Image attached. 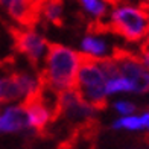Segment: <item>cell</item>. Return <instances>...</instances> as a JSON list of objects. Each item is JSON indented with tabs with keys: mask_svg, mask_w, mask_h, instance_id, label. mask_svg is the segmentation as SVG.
Returning <instances> with one entry per match:
<instances>
[{
	"mask_svg": "<svg viewBox=\"0 0 149 149\" xmlns=\"http://www.w3.org/2000/svg\"><path fill=\"white\" fill-rule=\"evenodd\" d=\"M88 35L114 33L130 43L143 41L149 33V12L140 6L123 5L114 8L110 15L100 20H91L85 24Z\"/></svg>",
	"mask_w": 149,
	"mask_h": 149,
	"instance_id": "1",
	"label": "cell"
},
{
	"mask_svg": "<svg viewBox=\"0 0 149 149\" xmlns=\"http://www.w3.org/2000/svg\"><path fill=\"white\" fill-rule=\"evenodd\" d=\"M79 64V52L58 43H47L44 65L37 72L38 85L49 87L55 91L73 88Z\"/></svg>",
	"mask_w": 149,
	"mask_h": 149,
	"instance_id": "2",
	"label": "cell"
},
{
	"mask_svg": "<svg viewBox=\"0 0 149 149\" xmlns=\"http://www.w3.org/2000/svg\"><path fill=\"white\" fill-rule=\"evenodd\" d=\"M81 53V64L74 81V91L85 104L96 111H104L108 107L107 100V78L96 64V56Z\"/></svg>",
	"mask_w": 149,
	"mask_h": 149,
	"instance_id": "3",
	"label": "cell"
},
{
	"mask_svg": "<svg viewBox=\"0 0 149 149\" xmlns=\"http://www.w3.org/2000/svg\"><path fill=\"white\" fill-rule=\"evenodd\" d=\"M6 31L9 32L14 44V50L17 53H22L28 58L31 67L35 72L40 70V61L43 56H46L47 52V40L44 35H41L37 29L33 28H22L15 24L6 23Z\"/></svg>",
	"mask_w": 149,
	"mask_h": 149,
	"instance_id": "4",
	"label": "cell"
},
{
	"mask_svg": "<svg viewBox=\"0 0 149 149\" xmlns=\"http://www.w3.org/2000/svg\"><path fill=\"white\" fill-rule=\"evenodd\" d=\"M111 58L116 61L120 76L131 82L132 91L140 94L149 91V72L141 64L137 52L116 46L113 49Z\"/></svg>",
	"mask_w": 149,
	"mask_h": 149,
	"instance_id": "5",
	"label": "cell"
},
{
	"mask_svg": "<svg viewBox=\"0 0 149 149\" xmlns=\"http://www.w3.org/2000/svg\"><path fill=\"white\" fill-rule=\"evenodd\" d=\"M5 11L22 28H33L41 23V8L31 0H9Z\"/></svg>",
	"mask_w": 149,
	"mask_h": 149,
	"instance_id": "6",
	"label": "cell"
},
{
	"mask_svg": "<svg viewBox=\"0 0 149 149\" xmlns=\"http://www.w3.org/2000/svg\"><path fill=\"white\" fill-rule=\"evenodd\" d=\"M28 128H31L29 114L22 104L8 107L0 116V132H20Z\"/></svg>",
	"mask_w": 149,
	"mask_h": 149,
	"instance_id": "7",
	"label": "cell"
},
{
	"mask_svg": "<svg viewBox=\"0 0 149 149\" xmlns=\"http://www.w3.org/2000/svg\"><path fill=\"white\" fill-rule=\"evenodd\" d=\"M20 99H24V91L22 85L18 84L14 72H12L6 78L0 79V102L11 104L17 102Z\"/></svg>",
	"mask_w": 149,
	"mask_h": 149,
	"instance_id": "8",
	"label": "cell"
},
{
	"mask_svg": "<svg viewBox=\"0 0 149 149\" xmlns=\"http://www.w3.org/2000/svg\"><path fill=\"white\" fill-rule=\"evenodd\" d=\"M82 11L79 12V18L84 24L91 20H100L107 17V3L104 0H78Z\"/></svg>",
	"mask_w": 149,
	"mask_h": 149,
	"instance_id": "9",
	"label": "cell"
},
{
	"mask_svg": "<svg viewBox=\"0 0 149 149\" xmlns=\"http://www.w3.org/2000/svg\"><path fill=\"white\" fill-rule=\"evenodd\" d=\"M41 23H50L55 28H63V0H46L41 6Z\"/></svg>",
	"mask_w": 149,
	"mask_h": 149,
	"instance_id": "10",
	"label": "cell"
},
{
	"mask_svg": "<svg viewBox=\"0 0 149 149\" xmlns=\"http://www.w3.org/2000/svg\"><path fill=\"white\" fill-rule=\"evenodd\" d=\"M81 49L87 55L100 58V56H105V53H107V44H105V41H102V40H99L96 37L87 35L81 41Z\"/></svg>",
	"mask_w": 149,
	"mask_h": 149,
	"instance_id": "11",
	"label": "cell"
},
{
	"mask_svg": "<svg viewBox=\"0 0 149 149\" xmlns=\"http://www.w3.org/2000/svg\"><path fill=\"white\" fill-rule=\"evenodd\" d=\"M96 64L102 73L105 74L107 81H111L114 78H119L120 76V72H119V67L116 64V61H114L111 56H100L97 58L96 56Z\"/></svg>",
	"mask_w": 149,
	"mask_h": 149,
	"instance_id": "12",
	"label": "cell"
},
{
	"mask_svg": "<svg viewBox=\"0 0 149 149\" xmlns=\"http://www.w3.org/2000/svg\"><path fill=\"white\" fill-rule=\"evenodd\" d=\"M113 130H130V131H141L143 125H141L140 116H123L122 119L116 120L113 123Z\"/></svg>",
	"mask_w": 149,
	"mask_h": 149,
	"instance_id": "13",
	"label": "cell"
},
{
	"mask_svg": "<svg viewBox=\"0 0 149 149\" xmlns=\"http://www.w3.org/2000/svg\"><path fill=\"white\" fill-rule=\"evenodd\" d=\"M120 91H132V85L128 79H125L123 76H119L111 81H107V96Z\"/></svg>",
	"mask_w": 149,
	"mask_h": 149,
	"instance_id": "14",
	"label": "cell"
},
{
	"mask_svg": "<svg viewBox=\"0 0 149 149\" xmlns=\"http://www.w3.org/2000/svg\"><path fill=\"white\" fill-rule=\"evenodd\" d=\"M114 108H116L117 113L123 114V116H130V114H132L137 110V107L132 102H128V100H117V102H114Z\"/></svg>",
	"mask_w": 149,
	"mask_h": 149,
	"instance_id": "15",
	"label": "cell"
},
{
	"mask_svg": "<svg viewBox=\"0 0 149 149\" xmlns=\"http://www.w3.org/2000/svg\"><path fill=\"white\" fill-rule=\"evenodd\" d=\"M139 58L141 61V64L145 65V69L149 72V50H140L139 52Z\"/></svg>",
	"mask_w": 149,
	"mask_h": 149,
	"instance_id": "16",
	"label": "cell"
},
{
	"mask_svg": "<svg viewBox=\"0 0 149 149\" xmlns=\"http://www.w3.org/2000/svg\"><path fill=\"white\" fill-rule=\"evenodd\" d=\"M139 6H140L141 9H145V11H148V12H149V0H140Z\"/></svg>",
	"mask_w": 149,
	"mask_h": 149,
	"instance_id": "17",
	"label": "cell"
},
{
	"mask_svg": "<svg viewBox=\"0 0 149 149\" xmlns=\"http://www.w3.org/2000/svg\"><path fill=\"white\" fill-rule=\"evenodd\" d=\"M31 2H32V3H35V5H38L40 8H41V6H43V3L46 2V0H31Z\"/></svg>",
	"mask_w": 149,
	"mask_h": 149,
	"instance_id": "18",
	"label": "cell"
}]
</instances>
